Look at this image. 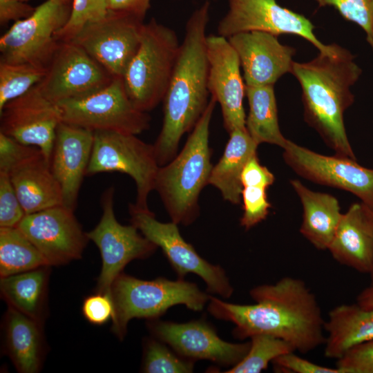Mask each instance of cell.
Here are the masks:
<instances>
[{"mask_svg":"<svg viewBox=\"0 0 373 373\" xmlns=\"http://www.w3.org/2000/svg\"><path fill=\"white\" fill-rule=\"evenodd\" d=\"M253 305L224 302L210 296L209 312L235 325L239 339L267 334L290 343L295 351L307 354L325 343V319L318 300L305 281L285 276L274 284L253 287Z\"/></svg>","mask_w":373,"mask_h":373,"instance_id":"1","label":"cell"},{"mask_svg":"<svg viewBox=\"0 0 373 373\" xmlns=\"http://www.w3.org/2000/svg\"><path fill=\"white\" fill-rule=\"evenodd\" d=\"M209 10L210 3L207 1L192 12L186 23L183 41L162 101V129L153 144L160 166L175 157L182 135L193 130L209 104L206 29Z\"/></svg>","mask_w":373,"mask_h":373,"instance_id":"2","label":"cell"},{"mask_svg":"<svg viewBox=\"0 0 373 373\" xmlns=\"http://www.w3.org/2000/svg\"><path fill=\"white\" fill-rule=\"evenodd\" d=\"M291 73L301 87L305 121L335 155L356 160L343 118L354 102L351 87L362 73L354 56L343 47L334 55L319 52L307 62L294 61Z\"/></svg>","mask_w":373,"mask_h":373,"instance_id":"3","label":"cell"},{"mask_svg":"<svg viewBox=\"0 0 373 373\" xmlns=\"http://www.w3.org/2000/svg\"><path fill=\"white\" fill-rule=\"evenodd\" d=\"M211 97L202 115L193 128L181 152L160 166L155 190L172 222L187 226L199 215V195L209 184L213 168L209 145V125L216 104Z\"/></svg>","mask_w":373,"mask_h":373,"instance_id":"4","label":"cell"},{"mask_svg":"<svg viewBox=\"0 0 373 373\" xmlns=\"http://www.w3.org/2000/svg\"><path fill=\"white\" fill-rule=\"evenodd\" d=\"M210 296L196 284L183 278L171 280L161 277L144 280L122 273L111 287L114 305L111 330L122 340L132 318H156L176 305L201 311Z\"/></svg>","mask_w":373,"mask_h":373,"instance_id":"5","label":"cell"},{"mask_svg":"<svg viewBox=\"0 0 373 373\" xmlns=\"http://www.w3.org/2000/svg\"><path fill=\"white\" fill-rule=\"evenodd\" d=\"M180 44L175 30L152 18L144 23L140 44L123 77L133 104L148 112L163 101Z\"/></svg>","mask_w":373,"mask_h":373,"instance_id":"6","label":"cell"},{"mask_svg":"<svg viewBox=\"0 0 373 373\" xmlns=\"http://www.w3.org/2000/svg\"><path fill=\"white\" fill-rule=\"evenodd\" d=\"M93 149L86 175L119 172L133 178L136 186L134 205L149 209L148 198L155 189L160 168L153 144L136 135L112 131H95Z\"/></svg>","mask_w":373,"mask_h":373,"instance_id":"7","label":"cell"},{"mask_svg":"<svg viewBox=\"0 0 373 373\" xmlns=\"http://www.w3.org/2000/svg\"><path fill=\"white\" fill-rule=\"evenodd\" d=\"M57 105L62 122L93 131L137 135L150 126V116L133 104L122 77H114L107 86L93 93Z\"/></svg>","mask_w":373,"mask_h":373,"instance_id":"8","label":"cell"},{"mask_svg":"<svg viewBox=\"0 0 373 373\" xmlns=\"http://www.w3.org/2000/svg\"><path fill=\"white\" fill-rule=\"evenodd\" d=\"M114 186L102 193V213L99 222L86 236L98 247L102 261L96 292L111 298V287L117 277L131 261L144 259L154 253L157 245L150 241L133 224L123 225L114 212Z\"/></svg>","mask_w":373,"mask_h":373,"instance_id":"9","label":"cell"},{"mask_svg":"<svg viewBox=\"0 0 373 373\" xmlns=\"http://www.w3.org/2000/svg\"><path fill=\"white\" fill-rule=\"evenodd\" d=\"M71 8L72 3L47 0L15 21L0 39L1 60L46 68L59 44L55 34L67 22Z\"/></svg>","mask_w":373,"mask_h":373,"instance_id":"10","label":"cell"},{"mask_svg":"<svg viewBox=\"0 0 373 373\" xmlns=\"http://www.w3.org/2000/svg\"><path fill=\"white\" fill-rule=\"evenodd\" d=\"M128 210L131 224L162 249L179 278L193 273L204 280L209 293L225 298L232 295L233 289L224 270L202 258L182 237L178 224L161 222L150 209H138L133 203L129 204Z\"/></svg>","mask_w":373,"mask_h":373,"instance_id":"11","label":"cell"},{"mask_svg":"<svg viewBox=\"0 0 373 373\" xmlns=\"http://www.w3.org/2000/svg\"><path fill=\"white\" fill-rule=\"evenodd\" d=\"M229 9L219 21L218 35L229 38L249 31H264L278 36L290 34L304 38L321 52L336 54L338 44L325 45L314 32L313 23L304 15L280 6L276 0H228Z\"/></svg>","mask_w":373,"mask_h":373,"instance_id":"12","label":"cell"},{"mask_svg":"<svg viewBox=\"0 0 373 373\" xmlns=\"http://www.w3.org/2000/svg\"><path fill=\"white\" fill-rule=\"evenodd\" d=\"M143 21L108 10L103 19L89 23L72 41L82 47L114 77H122L140 44Z\"/></svg>","mask_w":373,"mask_h":373,"instance_id":"13","label":"cell"},{"mask_svg":"<svg viewBox=\"0 0 373 373\" xmlns=\"http://www.w3.org/2000/svg\"><path fill=\"white\" fill-rule=\"evenodd\" d=\"M113 78L82 47L72 41H62L37 86L46 97L58 104L93 93Z\"/></svg>","mask_w":373,"mask_h":373,"instance_id":"14","label":"cell"},{"mask_svg":"<svg viewBox=\"0 0 373 373\" xmlns=\"http://www.w3.org/2000/svg\"><path fill=\"white\" fill-rule=\"evenodd\" d=\"M285 163L298 175L313 182L350 192L373 207V169L356 160L312 151L288 140L283 148Z\"/></svg>","mask_w":373,"mask_h":373,"instance_id":"15","label":"cell"},{"mask_svg":"<svg viewBox=\"0 0 373 373\" xmlns=\"http://www.w3.org/2000/svg\"><path fill=\"white\" fill-rule=\"evenodd\" d=\"M74 211L64 205L53 207L26 214L17 226L49 266L79 259L89 240Z\"/></svg>","mask_w":373,"mask_h":373,"instance_id":"16","label":"cell"},{"mask_svg":"<svg viewBox=\"0 0 373 373\" xmlns=\"http://www.w3.org/2000/svg\"><path fill=\"white\" fill-rule=\"evenodd\" d=\"M0 116V132L21 144L39 148L50 163L56 131L62 122L57 104L46 97L35 85L8 102Z\"/></svg>","mask_w":373,"mask_h":373,"instance_id":"17","label":"cell"},{"mask_svg":"<svg viewBox=\"0 0 373 373\" xmlns=\"http://www.w3.org/2000/svg\"><path fill=\"white\" fill-rule=\"evenodd\" d=\"M149 327L158 340L192 361L209 360L231 367L245 356L250 347V341L234 343L222 340L213 327L202 320L185 323L153 321Z\"/></svg>","mask_w":373,"mask_h":373,"instance_id":"18","label":"cell"},{"mask_svg":"<svg viewBox=\"0 0 373 373\" xmlns=\"http://www.w3.org/2000/svg\"><path fill=\"white\" fill-rule=\"evenodd\" d=\"M207 53L208 89L220 105L225 129L229 133L237 128H246L245 84L236 51L227 38L211 35L207 37Z\"/></svg>","mask_w":373,"mask_h":373,"instance_id":"19","label":"cell"},{"mask_svg":"<svg viewBox=\"0 0 373 373\" xmlns=\"http://www.w3.org/2000/svg\"><path fill=\"white\" fill-rule=\"evenodd\" d=\"M228 40L239 57L245 86L274 85L291 73L296 50L280 44L277 35L256 30L233 35Z\"/></svg>","mask_w":373,"mask_h":373,"instance_id":"20","label":"cell"},{"mask_svg":"<svg viewBox=\"0 0 373 373\" xmlns=\"http://www.w3.org/2000/svg\"><path fill=\"white\" fill-rule=\"evenodd\" d=\"M93 140V131L64 122L56 131L50 166L61 186L63 205L73 210L86 175Z\"/></svg>","mask_w":373,"mask_h":373,"instance_id":"21","label":"cell"},{"mask_svg":"<svg viewBox=\"0 0 373 373\" xmlns=\"http://www.w3.org/2000/svg\"><path fill=\"white\" fill-rule=\"evenodd\" d=\"M327 250L341 265L370 274L373 269V227L364 203H353L342 213Z\"/></svg>","mask_w":373,"mask_h":373,"instance_id":"22","label":"cell"},{"mask_svg":"<svg viewBox=\"0 0 373 373\" xmlns=\"http://www.w3.org/2000/svg\"><path fill=\"white\" fill-rule=\"evenodd\" d=\"M8 175L26 214L63 205L61 186L42 152L23 161Z\"/></svg>","mask_w":373,"mask_h":373,"instance_id":"23","label":"cell"},{"mask_svg":"<svg viewBox=\"0 0 373 373\" xmlns=\"http://www.w3.org/2000/svg\"><path fill=\"white\" fill-rule=\"evenodd\" d=\"M324 355L338 360L352 347L373 340V309L353 304L332 308L325 320Z\"/></svg>","mask_w":373,"mask_h":373,"instance_id":"24","label":"cell"},{"mask_svg":"<svg viewBox=\"0 0 373 373\" xmlns=\"http://www.w3.org/2000/svg\"><path fill=\"white\" fill-rule=\"evenodd\" d=\"M290 184L303 207L300 233L316 249L327 250L342 216L338 200L312 191L298 180H291Z\"/></svg>","mask_w":373,"mask_h":373,"instance_id":"25","label":"cell"},{"mask_svg":"<svg viewBox=\"0 0 373 373\" xmlns=\"http://www.w3.org/2000/svg\"><path fill=\"white\" fill-rule=\"evenodd\" d=\"M41 323L8 307L4 318L6 347L18 372L35 373L44 355Z\"/></svg>","mask_w":373,"mask_h":373,"instance_id":"26","label":"cell"},{"mask_svg":"<svg viewBox=\"0 0 373 373\" xmlns=\"http://www.w3.org/2000/svg\"><path fill=\"white\" fill-rule=\"evenodd\" d=\"M258 144L246 128L229 133V139L222 156L212 168L209 184L221 192L223 198L233 204L242 199L241 175L248 160L256 153Z\"/></svg>","mask_w":373,"mask_h":373,"instance_id":"27","label":"cell"},{"mask_svg":"<svg viewBox=\"0 0 373 373\" xmlns=\"http://www.w3.org/2000/svg\"><path fill=\"white\" fill-rule=\"evenodd\" d=\"M48 266L1 277V295L8 306L41 323L48 278Z\"/></svg>","mask_w":373,"mask_h":373,"instance_id":"28","label":"cell"},{"mask_svg":"<svg viewBox=\"0 0 373 373\" xmlns=\"http://www.w3.org/2000/svg\"><path fill=\"white\" fill-rule=\"evenodd\" d=\"M274 86H245L249 106L245 127L258 145L268 143L283 149L288 140L279 128Z\"/></svg>","mask_w":373,"mask_h":373,"instance_id":"29","label":"cell"},{"mask_svg":"<svg viewBox=\"0 0 373 373\" xmlns=\"http://www.w3.org/2000/svg\"><path fill=\"white\" fill-rule=\"evenodd\" d=\"M49 266L34 244L17 227H0L1 277Z\"/></svg>","mask_w":373,"mask_h":373,"instance_id":"30","label":"cell"},{"mask_svg":"<svg viewBox=\"0 0 373 373\" xmlns=\"http://www.w3.org/2000/svg\"><path fill=\"white\" fill-rule=\"evenodd\" d=\"M296 352L288 342L267 334L250 338V347L245 356L225 373H260L280 356Z\"/></svg>","mask_w":373,"mask_h":373,"instance_id":"31","label":"cell"},{"mask_svg":"<svg viewBox=\"0 0 373 373\" xmlns=\"http://www.w3.org/2000/svg\"><path fill=\"white\" fill-rule=\"evenodd\" d=\"M46 68L26 63L0 62V111L10 101L39 84Z\"/></svg>","mask_w":373,"mask_h":373,"instance_id":"32","label":"cell"},{"mask_svg":"<svg viewBox=\"0 0 373 373\" xmlns=\"http://www.w3.org/2000/svg\"><path fill=\"white\" fill-rule=\"evenodd\" d=\"M194 361L185 358L171 350L161 341L149 339L146 341L142 370L148 373H189L192 372Z\"/></svg>","mask_w":373,"mask_h":373,"instance_id":"33","label":"cell"},{"mask_svg":"<svg viewBox=\"0 0 373 373\" xmlns=\"http://www.w3.org/2000/svg\"><path fill=\"white\" fill-rule=\"evenodd\" d=\"M108 12L107 0H73L70 17L55 39L59 42L72 41L86 25L103 19Z\"/></svg>","mask_w":373,"mask_h":373,"instance_id":"34","label":"cell"},{"mask_svg":"<svg viewBox=\"0 0 373 373\" xmlns=\"http://www.w3.org/2000/svg\"><path fill=\"white\" fill-rule=\"evenodd\" d=\"M319 7L332 6L346 20L359 26L373 50V0H315Z\"/></svg>","mask_w":373,"mask_h":373,"instance_id":"35","label":"cell"},{"mask_svg":"<svg viewBox=\"0 0 373 373\" xmlns=\"http://www.w3.org/2000/svg\"><path fill=\"white\" fill-rule=\"evenodd\" d=\"M267 189L260 186H244L242 191L243 214L240 225L248 230L267 217L271 204L267 200Z\"/></svg>","mask_w":373,"mask_h":373,"instance_id":"36","label":"cell"},{"mask_svg":"<svg viewBox=\"0 0 373 373\" xmlns=\"http://www.w3.org/2000/svg\"><path fill=\"white\" fill-rule=\"evenodd\" d=\"M25 216L9 175L0 172V227H15Z\"/></svg>","mask_w":373,"mask_h":373,"instance_id":"37","label":"cell"},{"mask_svg":"<svg viewBox=\"0 0 373 373\" xmlns=\"http://www.w3.org/2000/svg\"><path fill=\"white\" fill-rule=\"evenodd\" d=\"M40 152L39 148L21 144L0 132V172L8 175L23 161Z\"/></svg>","mask_w":373,"mask_h":373,"instance_id":"38","label":"cell"},{"mask_svg":"<svg viewBox=\"0 0 373 373\" xmlns=\"http://www.w3.org/2000/svg\"><path fill=\"white\" fill-rule=\"evenodd\" d=\"M344 373H373V340L359 344L336 360Z\"/></svg>","mask_w":373,"mask_h":373,"instance_id":"39","label":"cell"},{"mask_svg":"<svg viewBox=\"0 0 373 373\" xmlns=\"http://www.w3.org/2000/svg\"><path fill=\"white\" fill-rule=\"evenodd\" d=\"M295 352L276 358L273 362L275 370L287 373H344L338 367H325L296 354Z\"/></svg>","mask_w":373,"mask_h":373,"instance_id":"40","label":"cell"},{"mask_svg":"<svg viewBox=\"0 0 373 373\" xmlns=\"http://www.w3.org/2000/svg\"><path fill=\"white\" fill-rule=\"evenodd\" d=\"M85 318L92 324L102 325L112 319L114 305L112 298L104 294L97 293L85 298L82 305Z\"/></svg>","mask_w":373,"mask_h":373,"instance_id":"41","label":"cell"},{"mask_svg":"<svg viewBox=\"0 0 373 373\" xmlns=\"http://www.w3.org/2000/svg\"><path fill=\"white\" fill-rule=\"evenodd\" d=\"M275 181L274 174L260 164L257 154L253 155L245 164L241 175L242 186H260L267 189Z\"/></svg>","mask_w":373,"mask_h":373,"instance_id":"42","label":"cell"},{"mask_svg":"<svg viewBox=\"0 0 373 373\" xmlns=\"http://www.w3.org/2000/svg\"><path fill=\"white\" fill-rule=\"evenodd\" d=\"M35 8L20 0H0V23L17 21L30 16Z\"/></svg>","mask_w":373,"mask_h":373,"instance_id":"43","label":"cell"},{"mask_svg":"<svg viewBox=\"0 0 373 373\" xmlns=\"http://www.w3.org/2000/svg\"><path fill=\"white\" fill-rule=\"evenodd\" d=\"M151 0H107L108 10L133 15L141 20L150 8Z\"/></svg>","mask_w":373,"mask_h":373,"instance_id":"44","label":"cell"},{"mask_svg":"<svg viewBox=\"0 0 373 373\" xmlns=\"http://www.w3.org/2000/svg\"><path fill=\"white\" fill-rule=\"evenodd\" d=\"M356 303L367 309H373V284L364 288L356 296Z\"/></svg>","mask_w":373,"mask_h":373,"instance_id":"45","label":"cell"},{"mask_svg":"<svg viewBox=\"0 0 373 373\" xmlns=\"http://www.w3.org/2000/svg\"><path fill=\"white\" fill-rule=\"evenodd\" d=\"M365 205L366 207L367 214H368L369 218L370 220V222H371L372 227H373V207L367 206L365 204ZM370 280H371V283L370 284H373V269H372V272L370 274Z\"/></svg>","mask_w":373,"mask_h":373,"instance_id":"46","label":"cell"},{"mask_svg":"<svg viewBox=\"0 0 373 373\" xmlns=\"http://www.w3.org/2000/svg\"><path fill=\"white\" fill-rule=\"evenodd\" d=\"M63 3H72V0H53Z\"/></svg>","mask_w":373,"mask_h":373,"instance_id":"47","label":"cell"},{"mask_svg":"<svg viewBox=\"0 0 373 373\" xmlns=\"http://www.w3.org/2000/svg\"><path fill=\"white\" fill-rule=\"evenodd\" d=\"M20 1H28V0H20Z\"/></svg>","mask_w":373,"mask_h":373,"instance_id":"48","label":"cell"}]
</instances>
